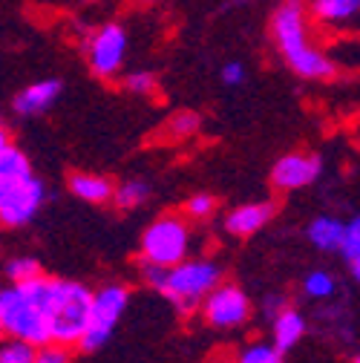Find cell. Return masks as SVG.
Wrapping results in <instances>:
<instances>
[{
	"instance_id": "6da1fadb",
	"label": "cell",
	"mask_w": 360,
	"mask_h": 363,
	"mask_svg": "<svg viewBox=\"0 0 360 363\" xmlns=\"http://www.w3.org/2000/svg\"><path fill=\"white\" fill-rule=\"evenodd\" d=\"M271 38L286 67L305 81H326L337 72V61L314 47L305 0H283L271 18Z\"/></svg>"
},
{
	"instance_id": "603a6c76",
	"label": "cell",
	"mask_w": 360,
	"mask_h": 363,
	"mask_svg": "<svg viewBox=\"0 0 360 363\" xmlns=\"http://www.w3.org/2000/svg\"><path fill=\"white\" fill-rule=\"evenodd\" d=\"M216 213V199L210 194H196L185 202V216L193 222H208Z\"/></svg>"
},
{
	"instance_id": "44dd1931",
	"label": "cell",
	"mask_w": 360,
	"mask_h": 363,
	"mask_svg": "<svg viewBox=\"0 0 360 363\" xmlns=\"http://www.w3.org/2000/svg\"><path fill=\"white\" fill-rule=\"evenodd\" d=\"M234 363H283V352L274 343H251L237 354Z\"/></svg>"
},
{
	"instance_id": "4fadbf2b",
	"label": "cell",
	"mask_w": 360,
	"mask_h": 363,
	"mask_svg": "<svg viewBox=\"0 0 360 363\" xmlns=\"http://www.w3.org/2000/svg\"><path fill=\"white\" fill-rule=\"evenodd\" d=\"M58 96H61V81H55V78L29 84L15 99V113L18 116H40V113H47L52 107V101Z\"/></svg>"
},
{
	"instance_id": "ffe728a7",
	"label": "cell",
	"mask_w": 360,
	"mask_h": 363,
	"mask_svg": "<svg viewBox=\"0 0 360 363\" xmlns=\"http://www.w3.org/2000/svg\"><path fill=\"white\" fill-rule=\"evenodd\" d=\"M6 277L9 283H29V280L43 277V268L35 257H15L6 262Z\"/></svg>"
},
{
	"instance_id": "4316f807",
	"label": "cell",
	"mask_w": 360,
	"mask_h": 363,
	"mask_svg": "<svg viewBox=\"0 0 360 363\" xmlns=\"http://www.w3.org/2000/svg\"><path fill=\"white\" fill-rule=\"evenodd\" d=\"M222 81L228 84V86H240V84L245 81V69H242V64H237V61L225 64V67H222Z\"/></svg>"
},
{
	"instance_id": "7a4b0ae2",
	"label": "cell",
	"mask_w": 360,
	"mask_h": 363,
	"mask_svg": "<svg viewBox=\"0 0 360 363\" xmlns=\"http://www.w3.org/2000/svg\"><path fill=\"white\" fill-rule=\"evenodd\" d=\"M47 283L38 277L29 283H9L0 291V335L32 346L50 343V311H47Z\"/></svg>"
},
{
	"instance_id": "cb8c5ba5",
	"label": "cell",
	"mask_w": 360,
	"mask_h": 363,
	"mask_svg": "<svg viewBox=\"0 0 360 363\" xmlns=\"http://www.w3.org/2000/svg\"><path fill=\"white\" fill-rule=\"evenodd\" d=\"M340 254L346 259H354L360 254V216L343 222V240H340Z\"/></svg>"
},
{
	"instance_id": "484cf974",
	"label": "cell",
	"mask_w": 360,
	"mask_h": 363,
	"mask_svg": "<svg viewBox=\"0 0 360 363\" xmlns=\"http://www.w3.org/2000/svg\"><path fill=\"white\" fill-rule=\"evenodd\" d=\"M124 89L127 93H136V96H153L156 78H153V72H130L124 78Z\"/></svg>"
},
{
	"instance_id": "8992f818",
	"label": "cell",
	"mask_w": 360,
	"mask_h": 363,
	"mask_svg": "<svg viewBox=\"0 0 360 363\" xmlns=\"http://www.w3.org/2000/svg\"><path fill=\"white\" fill-rule=\"evenodd\" d=\"M193 245L191 219L179 213H164L147 225L142 234V262L145 265H162L170 268L176 262L188 259Z\"/></svg>"
},
{
	"instance_id": "ac0fdd59",
	"label": "cell",
	"mask_w": 360,
	"mask_h": 363,
	"mask_svg": "<svg viewBox=\"0 0 360 363\" xmlns=\"http://www.w3.org/2000/svg\"><path fill=\"white\" fill-rule=\"evenodd\" d=\"M202 127V118L196 113H176L162 124V142H185L191 135H196Z\"/></svg>"
},
{
	"instance_id": "f1b7e54d",
	"label": "cell",
	"mask_w": 360,
	"mask_h": 363,
	"mask_svg": "<svg viewBox=\"0 0 360 363\" xmlns=\"http://www.w3.org/2000/svg\"><path fill=\"white\" fill-rule=\"evenodd\" d=\"M6 145H12V142H9V133H6V127H4V124H0V150H4Z\"/></svg>"
},
{
	"instance_id": "52a82bcc",
	"label": "cell",
	"mask_w": 360,
	"mask_h": 363,
	"mask_svg": "<svg viewBox=\"0 0 360 363\" xmlns=\"http://www.w3.org/2000/svg\"><path fill=\"white\" fill-rule=\"evenodd\" d=\"M127 306H130V291L121 283H110V286H101L99 291H93L89 323H86V332H84V337H81L78 346L86 349V352L101 349L113 337L116 326L121 323Z\"/></svg>"
},
{
	"instance_id": "8fae6325",
	"label": "cell",
	"mask_w": 360,
	"mask_h": 363,
	"mask_svg": "<svg viewBox=\"0 0 360 363\" xmlns=\"http://www.w3.org/2000/svg\"><path fill=\"white\" fill-rule=\"evenodd\" d=\"M274 216V208L268 202H248L234 208L228 216H225V231L231 237H251L257 231H262Z\"/></svg>"
},
{
	"instance_id": "7c38bea8",
	"label": "cell",
	"mask_w": 360,
	"mask_h": 363,
	"mask_svg": "<svg viewBox=\"0 0 360 363\" xmlns=\"http://www.w3.org/2000/svg\"><path fill=\"white\" fill-rule=\"evenodd\" d=\"M274 320H271V343L280 349V352H288V349H294L303 337H305V329H308V323H305V317L297 311V308H291V306H283L277 314H271Z\"/></svg>"
},
{
	"instance_id": "e0dca14e",
	"label": "cell",
	"mask_w": 360,
	"mask_h": 363,
	"mask_svg": "<svg viewBox=\"0 0 360 363\" xmlns=\"http://www.w3.org/2000/svg\"><path fill=\"white\" fill-rule=\"evenodd\" d=\"M150 196V185L147 182H139V179H130V182H121V185L113 188V205L118 211H136L147 202Z\"/></svg>"
},
{
	"instance_id": "d6986e66",
	"label": "cell",
	"mask_w": 360,
	"mask_h": 363,
	"mask_svg": "<svg viewBox=\"0 0 360 363\" xmlns=\"http://www.w3.org/2000/svg\"><path fill=\"white\" fill-rule=\"evenodd\" d=\"M303 294H305L308 300H317V303L334 300V294H337V280H334V274H329V271H323V268L311 271V274L303 280Z\"/></svg>"
},
{
	"instance_id": "9a60e30c",
	"label": "cell",
	"mask_w": 360,
	"mask_h": 363,
	"mask_svg": "<svg viewBox=\"0 0 360 363\" xmlns=\"http://www.w3.org/2000/svg\"><path fill=\"white\" fill-rule=\"evenodd\" d=\"M308 242L317 251H340V240H343V222L334 216H317L311 219L308 231H305Z\"/></svg>"
},
{
	"instance_id": "7402d4cb",
	"label": "cell",
	"mask_w": 360,
	"mask_h": 363,
	"mask_svg": "<svg viewBox=\"0 0 360 363\" xmlns=\"http://www.w3.org/2000/svg\"><path fill=\"white\" fill-rule=\"evenodd\" d=\"M0 363H35V346L15 337L0 340Z\"/></svg>"
},
{
	"instance_id": "d4e9b609",
	"label": "cell",
	"mask_w": 360,
	"mask_h": 363,
	"mask_svg": "<svg viewBox=\"0 0 360 363\" xmlns=\"http://www.w3.org/2000/svg\"><path fill=\"white\" fill-rule=\"evenodd\" d=\"M35 363H69V346H61L55 340L35 346Z\"/></svg>"
},
{
	"instance_id": "ba28073f",
	"label": "cell",
	"mask_w": 360,
	"mask_h": 363,
	"mask_svg": "<svg viewBox=\"0 0 360 363\" xmlns=\"http://www.w3.org/2000/svg\"><path fill=\"white\" fill-rule=\"evenodd\" d=\"M202 317L205 323L213 329H240L248 323L251 317V300L240 286L231 283H219L205 300H202Z\"/></svg>"
},
{
	"instance_id": "5bb4252c",
	"label": "cell",
	"mask_w": 360,
	"mask_h": 363,
	"mask_svg": "<svg viewBox=\"0 0 360 363\" xmlns=\"http://www.w3.org/2000/svg\"><path fill=\"white\" fill-rule=\"evenodd\" d=\"M113 182L99 173H72L69 176V191L89 205H107L113 199Z\"/></svg>"
},
{
	"instance_id": "9c48e42d",
	"label": "cell",
	"mask_w": 360,
	"mask_h": 363,
	"mask_svg": "<svg viewBox=\"0 0 360 363\" xmlns=\"http://www.w3.org/2000/svg\"><path fill=\"white\" fill-rule=\"evenodd\" d=\"M127 52V32L118 23H104L86 40V61L99 78H116Z\"/></svg>"
},
{
	"instance_id": "30bf717a",
	"label": "cell",
	"mask_w": 360,
	"mask_h": 363,
	"mask_svg": "<svg viewBox=\"0 0 360 363\" xmlns=\"http://www.w3.org/2000/svg\"><path fill=\"white\" fill-rule=\"evenodd\" d=\"M320 170H323L320 156H314V153H288L274 164L271 185L277 191H283V194L303 191V188L314 185V182L320 179Z\"/></svg>"
},
{
	"instance_id": "2e32d148",
	"label": "cell",
	"mask_w": 360,
	"mask_h": 363,
	"mask_svg": "<svg viewBox=\"0 0 360 363\" xmlns=\"http://www.w3.org/2000/svg\"><path fill=\"white\" fill-rule=\"evenodd\" d=\"M308 12L320 23H343L360 12V0H311Z\"/></svg>"
},
{
	"instance_id": "4dcf8cb0",
	"label": "cell",
	"mask_w": 360,
	"mask_h": 363,
	"mask_svg": "<svg viewBox=\"0 0 360 363\" xmlns=\"http://www.w3.org/2000/svg\"><path fill=\"white\" fill-rule=\"evenodd\" d=\"M354 363H360V354H357V357H354Z\"/></svg>"
},
{
	"instance_id": "277c9868",
	"label": "cell",
	"mask_w": 360,
	"mask_h": 363,
	"mask_svg": "<svg viewBox=\"0 0 360 363\" xmlns=\"http://www.w3.org/2000/svg\"><path fill=\"white\" fill-rule=\"evenodd\" d=\"M142 277L153 291H159L164 300H170L179 311H193L222 283V268L213 259H191L188 257L170 268L142 262Z\"/></svg>"
},
{
	"instance_id": "5b68a950",
	"label": "cell",
	"mask_w": 360,
	"mask_h": 363,
	"mask_svg": "<svg viewBox=\"0 0 360 363\" xmlns=\"http://www.w3.org/2000/svg\"><path fill=\"white\" fill-rule=\"evenodd\" d=\"M93 291L75 280H50L47 283V311H50V335L61 346H78L86 323Z\"/></svg>"
},
{
	"instance_id": "83f0119b",
	"label": "cell",
	"mask_w": 360,
	"mask_h": 363,
	"mask_svg": "<svg viewBox=\"0 0 360 363\" xmlns=\"http://www.w3.org/2000/svg\"><path fill=\"white\" fill-rule=\"evenodd\" d=\"M349 265H351V277H354V283L360 286V254H357L354 259H349Z\"/></svg>"
},
{
	"instance_id": "3957f363",
	"label": "cell",
	"mask_w": 360,
	"mask_h": 363,
	"mask_svg": "<svg viewBox=\"0 0 360 363\" xmlns=\"http://www.w3.org/2000/svg\"><path fill=\"white\" fill-rule=\"evenodd\" d=\"M43 199H47L43 182L32 173L23 150L6 145L0 150V225L21 228L32 222L43 208Z\"/></svg>"
},
{
	"instance_id": "f546056e",
	"label": "cell",
	"mask_w": 360,
	"mask_h": 363,
	"mask_svg": "<svg viewBox=\"0 0 360 363\" xmlns=\"http://www.w3.org/2000/svg\"><path fill=\"white\" fill-rule=\"evenodd\" d=\"M205 363H234V360H225V357H210V360H205Z\"/></svg>"
}]
</instances>
